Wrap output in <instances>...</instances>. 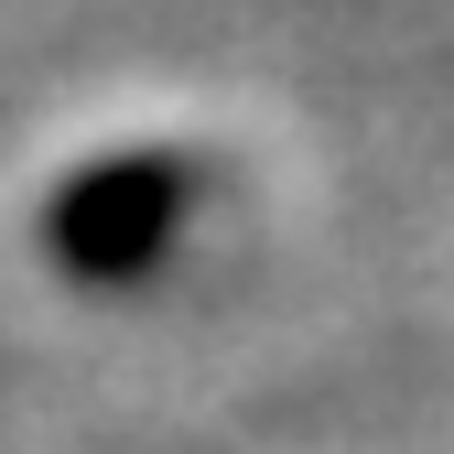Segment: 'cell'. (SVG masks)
<instances>
[{
  "label": "cell",
  "instance_id": "1",
  "mask_svg": "<svg viewBox=\"0 0 454 454\" xmlns=\"http://www.w3.org/2000/svg\"><path fill=\"white\" fill-rule=\"evenodd\" d=\"M195 227V162L184 152H98L43 195V260L76 293H141L174 270Z\"/></svg>",
  "mask_w": 454,
  "mask_h": 454
}]
</instances>
